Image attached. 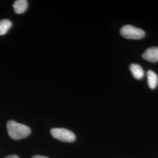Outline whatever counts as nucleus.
I'll list each match as a JSON object with an SVG mask.
<instances>
[{"label": "nucleus", "mask_w": 158, "mask_h": 158, "mask_svg": "<svg viewBox=\"0 0 158 158\" xmlns=\"http://www.w3.org/2000/svg\"><path fill=\"white\" fill-rule=\"evenodd\" d=\"M7 131L10 136L14 140H19L27 137L31 134V129L25 125L10 120L6 124Z\"/></svg>", "instance_id": "obj_1"}, {"label": "nucleus", "mask_w": 158, "mask_h": 158, "mask_svg": "<svg viewBox=\"0 0 158 158\" xmlns=\"http://www.w3.org/2000/svg\"><path fill=\"white\" fill-rule=\"evenodd\" d=\"M120 34L125 38L129 40H141L145 35L143 30L131 25L123 26L120 29Z\"/></svg>", "instance_id": "obj_2"}, {"label": "nucleus", "mask_w": 158, "mask_h": 158, "mask_svg": "<svg viewBox=\"0 0 158 158\" xmlns=\"http://www.w3.org/2000/svg\"><path fill=\"white\" fill-rule=\"evenodd\" d=\"M51 133L53 137L61 141L72 142L76 139V136L73 132L68 129L53 128L51 130Z\"/></svg>", "instance_id": "obj_3"}, {"label": "nucleus", "mask_w": 158, "mask_h": 158, "mask_svg": "<svg viewBox=\"0 0 158 158\" xmlns=\"http://www.w3.org/2000/svg\"><path fill=\"white\" fill-rule=\"evenodd\" d=\"M142 57L147 61L155 63L158 61V47L148 48L142 54Z\"/></svg>", "instance_id": "obj_4"}, {"label": "nucleus", "mask_w": 158, "mask_h": 158, "mask_svg": "<svg viewBox=\"0 0 158 158\" xmlns=\"http://www.w3.org/2000/svg\"><path fill=\"white\" fill-rule=\"evenodd\" d=\"M28 1L26 0H17L13 4L14 11L18 14H21L26 11L28 8Z\"/></svg>", "instance_id": "obj_5"}, {"label": "nucleus", "mask_w": 158, "mask_h": 158, "mask_svg": "<svg viewBox=\"0 0 158 158\" xmlns=\"http://www.w3.org/2000/svg\"><path fill=\"white\" fill-rule=\"evenodd\" d=\"M148 84L151 89L156 88L158 84V76L152 70H148L147 72Z\"/></svg>", "instance_id": "obj_6"}, {"label": "nucleus", "mask_w": 158, "mask_h": 158, "mask_svg": "<svg viewBox=\"0 0 158 158\" xmlns=\"http://www.w3.org/2000/svg\"><path fill=\"white\" fill-rule=\"evenodd\" d=\"M130 69L134 77L136 79L139 80L142 79V77H143L144 71L139 64L136 63L131 64L130 66Z\"/></svg>", "instance_id": "obj_7"}, {"label": "nucleus", "mask_w": 158, "mask_h": 158, "mask_svg": "<svg viewBox=\"0 0 158 158\" xmlns=\"http://www.w3.org/2000/svg\"><path fill=\"white\" fill-rule=\"evenodd\" d=\"M11 26V21L9 19H5L0 21V35L6 34Z\"/></svg>", "instance_id": "obj_8"}, {"label": "nucleus", "mask_w": 158, "mask_h": 158, "mask_svg": "<svg viewBox=\"0 0 158 158\" xmlns=\"http://www.w3.org/2000/svg\"><path fill=\"white\" fill-rule=\"evenodd\" d=\"M5 158H19L18 156H17L16 155H10V156H8Z\"/></svg>", "instance_id": "obj_9"}, {"label": "nucleus", "mask_w": 158, "mask_h": 158, "mask_svg": "<svg viewBox=\"0 0 158 158\" xmlns=\"http://www.w3.org/2000/svg\"><path fill=\"white\" fill-rule=\"evenodd\" d=\"M32 158H49L46 156H41V155H35Z\"/></svg>", "instance_id": "obj_10"}]
</instances>
